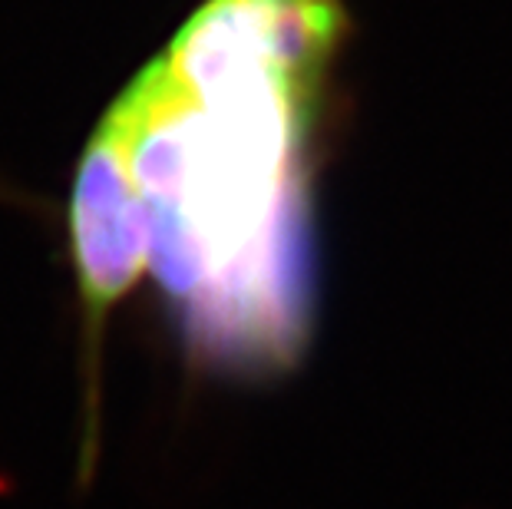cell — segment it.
<instances>
[{"label":"cell","mask_w":512,"mask_h":509,"mask_svg":"<svg viewBox=\"0 0 512 509\" xmlns=\"http://www.w3.org/2000/svg\"><path fill=\"white\" fill-rule=\"evenodd\" d=\"M133 139V113L119 96L76 162L67 209L83 364L80 483L90 480L100 460L106 331L149 265V222L133 169Z\"/></svg>","instance_id":"obj_2"},{"label":"cell","mask_w":512,"mask_h":509,"mask_svg":"<svg viewBox=\"0 0 512 509\" xmlns=\"http://www.w3.org/2000/svg\"><path fill=\"white\" fill-rule=\"evenodd\" d=\"M324 77L261 30L152 60L119 93L133 113L149 268L185 348L271 374L311 331L308 136Z\"/></svg>","instance_id":"obj_1"}]
</instances>
